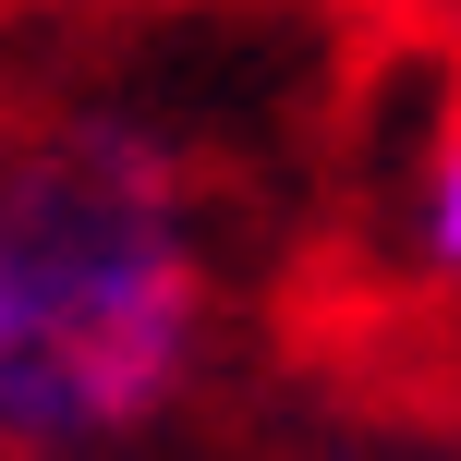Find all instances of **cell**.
<instances>
[{
  "label": "cell",
  "mask_w": 461,
  "mask_h": 461,
  "mask_svg": "<svg viewBox=\"0 0 461 461\" xmlns=\"http://www.w3.org/2000/svg\"><path fill=\"white\" fill-rule=\"evenodd\" d=\"M194 340L207 243L183 158L110 110H61L0 146V449H110L194 376Z\"/></svg>",
  "instance_id": "1"
},
{
  "label": "cell",
  "mask_w": 461,
  "mask_h": 461,
  "mask_svg": "<svg viewBox=\"0 0 461 461\" xmlns=\"http://www.w3.org/2000/svg\"><path fill=\"white\" fill-rule=\"evenodd\" d=\"M413 243H425V267H449V279H461V122L438 134V158H425V207H413Z\"/></svg>",
  "instance_id": "2"
}]
</instances>
